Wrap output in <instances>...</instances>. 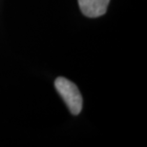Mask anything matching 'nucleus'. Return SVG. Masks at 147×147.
Returning <instances> with one entry per match:
<instances>
[{"label": "nucleus", "mask_w": 147, "mask_h": 147, "mask_svg": "<svg viewBox=\"0 0 147 147\" xmlns=\"http://www.w3.org/2000/svg\"><path fill=\"white\" fill-rule=\"evenodd\" d=\"M55 87L65 101L73 115H78L82 110L83 99L78 86L65 78L59 76L55 79Z\"/></svg>", "instance_id": "nucleus-1"}, {"label": "nucleus", "mask_w": 147, "mask_h": 147, "mask_svg": "<svg viewBox=\"0 0 147 147\" xmlns=\"http://www.w3.org/2000/svg\"><path fill=\"white\" fill-rule=\"evenodd\" d=\"M110 0H78L80 11L88 17H98L106 13Z\"/></svg>", "instance_id": "nucleus-2"}]
</instances>
